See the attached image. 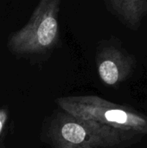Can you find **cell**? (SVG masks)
I'll use <instances>...</instances> for the list:
<instances>
[{"label":"cell","instance_id":"cell-1","mask_svg":"<svg viewBox=\"0 0 147 148\" xmlns=\"http://www.w3.org/2000/svg\"><path fill=\"white\" fill-rule=\"evenodd\" d=\"M134 136L60 110L51 116L42 140L52 148H118Z\"/></svg>","mask_w":147,"mask_h":148},{"label":"cell","instance_id":"cell-2","mask_svg":"<svg viewBox=\"0 0 147 148\" xmlns=\"http://www.w3.org/2000/svg\"><path fill=\"white\" fill-rule=\"evenodd\" d=\"M61 0H41L25 25L12 33L7 41L8 50L16 56L44 55L59 40Z\"/></svg>","mask_w":147,"mask_h":148},{"label":"cell","instance_id":"cell-3","mask_svg":"<svg viewBox=\"0 0 147 148\" xmlns=\"http://www.w3.org/2000/svg\"><path fill=\"white\" fill-rule=\"evenodd\" d=\"M55 103L61 110L79 119L93 121L133 135L147 134V118L99 96H63L57 98Z\"/></svg>","mask_w":147,"mask_h":148},{"label":"cell","instance_id":"cell-4","mask_svg":"<svg viewBox=\"0 0 147 148\" xmlns=\"http://www.w3.org/2000/svg\"><path fill=\"white\" fill-rule=\"evenodd\" d=\"M95 60L99 76L108 86H116L126 80L135 64L133 56L112 44L100 46Z\"/></svg>","mask_w":147,"mask_h":148},{"label":"cell","instance_id":"cell-5","mask_svg":"<svg viewBox=\"0 0 147 148\" xmlns=\"http://www.w3.org/2000/svg\"><path fill=\"white\" fill-rule=\"evenodd\" d=\"M104 3L110 13L133 30L139 29L147 15V0H107Z\"/></svg>","mask_w":147,"mask_h":148},{"label":"cell","instance_id":"cell-6","mask_svg":"<svg viewBox=\"0 0 147 148\" xmlns=\"http://www.w3.org/2000/svg\"><path fill=\"white\" fill-rule=\"evenodd\" d=\"M10 119L9 108L6 107L0 108V148H3V141L6 135V130Z\"/></svg>","mask_w":147,"mask_h":148}]
</instances>
